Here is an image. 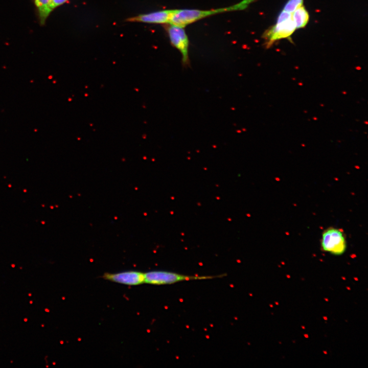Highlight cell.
Returning <instances> with one entry per match:
<instances>
[{
  "mask_svg": "<svg viewBox=\"0 0 368 368\" xmlns=\"http://www.w3.org/2000/svg\"><path fill=\"white\" fill-rule=\"evenodd\" d=\"M255 0H242L233 5L211 10L174 9L169 24L185 27L203 18L225 12L242 10L246 9Z\"/></svg>",
  "mask_w": 368,
  "mask_h": 368,
  "instance_id": "obj_1",
  "label": "cell"
},
{
  "mask_svg": "<svg viewBox=\"0 0 368 368\" xmlns=\"http://www.w3.org/2000/svg\"><path fill=\"white\" fill-rule=\"evenodd\" d=\"M224 275H187L173 272L156 270L145 273V283L156 285H167L185 281L212 279Z\"/></svg>",
  "mask_w": 368,
  "mask_h": 368,
  "instance_id": "obj_2",
  "label": "cell"
},
{
  "mask_svg": "<svg viewBox=\"0 0 368 368\" xmlns=\"http://www.w3.org/2000/svg\"><path fill=\"white\" fill-rule=\"evenodd\" d=\"M320 243L324 251L336 256L343 254L347 248V242L343 232L332 227L324 231Z\"/></svg>",
  "mask_w": 368,
  "mask_h": 368,
  "instance_id": "obj_3",
  "label": "cell"
},
{
  "mask_svg": "<svg viewBox=\"0 0 368 368\" xmlns=\"http://www.w3.org/2000/svg\"><path fill=\"white\" fill-rule=\"evenodd\" d=\"M296 29L292 17L283 22L275 23L263 34L266 47L269 48L275 41L289 37Z\"/></svg>",
  "mask_w": 368,
  "mask_h": 368,
  "instance_id": "obj_4",
  "label": "cell"
},
{
  "mask_svg": "<svg viewBox=\"0 0 368 368\" xmlns=\"http://www.w3.org/2000/svg\"><path fill=\"white\" fill-rule=\"evenodd\" d=\"M167 27V32L170 42L181 55L184 65H188L189 59V39L183 27L172 24Z\"/></svg>",
  "mask_w": 368,
  "mask_h": 368,
  "instance_id": "obj_5",
  "label": "cell"
},
{
  "mask_svg": "<svg viewBox=\"0 0 368 368\" xmlns=\"http://www.w3.org/2000/svg\"><path fill=\"white\" fill-rule=\"evenodd\" d=\"M105 280L128 286H135L145 283V273L129 270L118 273H106L103 275Z\"/></svg>",
  "mask_w": 368,
  "mask_h": 368,
  "instance_id": "obj_6",
  "label": "cell"
},
{
  "mask_svg": "<svg viewBox=\"0 0 368 368\" xmlns=\"http://www.w3.org/2000/svg\"><path fill=\"white\" fill-rule=\"evenodd\" d=\"M173 10H164L142 14L127 19V21L148 24H169Z\"/></svg>",
  "mask_w": 368,
  "mask_h": 368,
  "instance_id": "obj_7",
  "label": "cell"
},
{
  "mask_svg": "<svg viewBox=\"0 0 368 368\" xmlns=\"http://www.w3.org/2000/svg\"><path fill=\"white\" fill-rule=\"evenodd\" d=\"M292 17L296 29L305 27L309 20V13L303 5L297 8L292 13Z\"/></svg>",
  "mask_w": 368,
  "mask_h": 368,
  "instance_id": "obj_8",
  "label": "cell"
},
{
  "mask_svg": "<svg viewBox=\"0 0 368 368\" xmlns=\"http://www.w3.org/2000/svg\"><path fill=\"white\" fill-rule=\"evenodd\" d=\"M50 2V0H34L38 19L41 25L45 24L47 18L51 13L49 10Z\"/></svg>",
  "mask_w": 368,
  "mask_h": 368,
  "instance_id": "obj_9",
  "label": "cell"
},
{
  "mask_svg": "<svg viewBox=\"0 0 368 368\" xmlns=\"http://www.w3.org/2000/svg\"><path fill=\"white\" fill-rule=\"evenodd\" d=\"M304 0H288L283 7L284 10L292 13L295 9L303 4Z\"/></svg>",
  "mask_w": 368,
  "mask_h": 368,
  "instance_id": "obj_10",
  "label": "cell"
},
{
  "mask_svg": "<svg viewBox=\"0 0 368 368\" xmlns=\"http://www.w3.org/2000/svg\"><path fill=\"white\" fill-rule=\"evenodd\" d=\"M292 17V13L287 12L284 10L281 11L278 15L276 23H280L287 20Z\"/></svg>",
  "mask_w": 368,
  "mask_h": 368,
  "instance_id": "obj_11",
  "label": "cell"
},
{
  "mask_svg": "<svg viewBox=\"0 0 368 368\" xmlns=\"http://www.w3.org/2000/svg\"><path fill=\"white\" fill-rule=\"evenodd\" d=\"M68 0H50L49 4V10L50 12L57 7L63 5Z\"/></svg>",
  "mask_w": 368,
  "mask_h": 368,
  "instance_id": "obj_12",
  "label": "cell"
}]
</instances>
